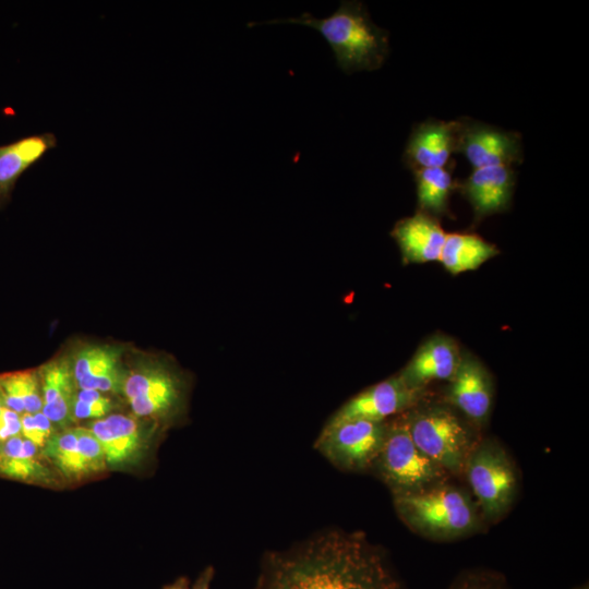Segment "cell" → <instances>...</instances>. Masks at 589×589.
Here are the masks:
<instances>
[{"instance_id": "6da1fadb", "label": "cell", "mask_w": 589, "mask_h": 589, "mask_svg": "<svg viewBox=\"0 0 589 589\" xmlns=\"http://www.w3.org/2000/svg\"><path fill=\"white\" fill-rule=\"evenodd\" d=\"M253 589H406L388 555L361 531L330 529L263 558Z\"/></svg>"}, {"instance_id": "7a4b0ae2", "label": "cell", "mask_w": 589, "mask_h": 589, "mask_svg": "<svg viewBox=\"0 0 589 589\" xmlns=\"http://www.w3.org/2000/svg\"><path fill=\"white\" fill-rule=\"evenodd\" d=\"M392 496L399 519L411 531L432 541L465 539L488 528L469 490L449 480Z\"/></svg>"}, {"instance_id": "3957f363", "label": "cell", "mask_w": 589, "mask_h": 589, "mask_svg": "<svg viewBox=\"0 0 589 589\" xmlns=\"http://www.w3.org/2000/svg\"><path fill=\"white\" fill-rule=\"evenodd\" d=\"M266 24H300L317 31L329 45L338 68L346 74L380 69L389 53L388 32L378 27L361 1H340L329 16L316 19L309 12Z\"/></svg>"}, {"instance_id": "277c9868", "label": "cell", "mask_w": 589, "mask_h": 589, "mask_svg": "<svg viewBox=\"0 0 589 589\" xmlns=\"http://www.w3.org/2000/svg\"><path fill=\"white\" fill-rule=\"evenodd\" d=\"M462 474L485 524L494 525L513 509L520 491L517 465L494 437L479 438Z\"/></svg>"}, {"instance_id": "5b68a950", "label": "cell", "mask_w": 589, "mask_h": 589, "mask_svg": "<svg viewBox=\"0 0 589 589\" xmlns=\"http://www.w3.org/2000/svg\"><path fill=\"white\" fill-rule=\"evenodd\" d=\"M418 405L405 412L414 444L450 477L462 476L466 460L480 438L474 426L450 406Z\"/></svg>"}, {"instance_id": "8992f818", "label": "cell", "mask_w": 589, "mask_h": 589, "mask_svg": "<svg viewBox=\"0 0 589 589\" xmlns=\"http://www.w3.org/2000/svg\"><path fill=\"white\" fill-rule=\"evenodd\" d=\"M372 470L392 495L416 492L452 478L417 447L405 412L387 421L386 435Z\"/></svg>"}, {"instance_id": "52a82bcc", "label": "cell", "mask_w": 589, "mask_h": 589, "mask_svg": "<svg viewBox=\"0 0 589 589\" xmlns=\"http://www.w3.org/2000/svg\"><path fill=\"white\" fill-rule=\"evenodd\" d=\"M187 382L169 361L147 358L127 371L122 394L140 418L172 420L185 401Z\"/></svg>"}, {"instance_id": "ba28073f", "label": "cell", "mask_w": 589, "mask_h": 589, "mask_svg": "<svg viewBox=\"0 0 589 589\" xmlns=\"http://www.w3.org/2000/svg\"><path fill=\"white\" fill-rule=\"evenodd\" d=\"M387 421L351 419L326 423L314 447L340 470H372L386 435Z\"/></svg>"}, {"instance_id": "9c48e42d", "label": "cell", "mask_w": 589, "mask_h": 589, "mask_svg": "<svg viewBox=\"0 0 589 589\" xmlns=\"http://www.w3.org/2000/svg\"><path fill=\"white\" fill-rule=\"evenodd\" d=\"M457 122V149L474 168L509 166L524 159L522 139L516 131H507L469 117Z\"/></svg>"}, {"instance_id": "30bf717a", "label": "cell", "mask_w": 589, "mask_h": 589, "mask_svg": "<svg viewBox=\"0 0 589 589\" xmlns=\"http://www.w3.org/2000/svg\"><path fill=\"white\" fill-rule=\"evenodd\" d=\"M423 392L409 387L399 375H395L365 388L347 400L327 423L351 419L387 421L388 418H394L417 406Z\"/></svg>"}, {"instance_id": "8fae6325", "label": "cell", "mask_w": 589, "mask_h": 589, "mask_svg": "<svg viewBox=\"0 0 589 589\" xmlns=\"http://www.w3.org/2000/svg\"><path fill=\"white\" fill-rule=\"evenodd\" d=\"M41 455L68 479H82L106 468L101 446L89 428L69 426L56 432Z\"/></svg>"}, {"instance_id": "7c38bea8", "label": "cell", "mask_w": 589, "mask_h": 589, "mask_svg": "<svg viewBox=\"0 0 589 589\" xmlns=\"http://www.w3.org/2000/svg\"><path fill=\"white\" fill-rule=\"evenodd\" d=\"M494 388L486 369L471 356L461 357L448 381L446 401L474 428H483L490 418Z\"/></svg>"}, {"instance_id": "4fadbf2b", "label": "cell", "mask_w": 589, "mask_h": 589, "mask_svg": "<svg viewBox=\"0 0 589 589\" xmlns=\"http://www.w3.org/2000/svg\"><path fill=\"white\" fill-rule=\"evenodd\" d=\"M122 349L112 345H82L69 357L77 389L122 394L127 370Z\"/></svg>"}, {"instance_id": "5bb4252c", "label": "cell", "mask_w": 589, "mask_h": 589, "mask_svg": "<svg viewBox=\"0 0 589 589\" xmlns=\"http://www.w3.org/2000/svg\"><path fill=\"white\" fill-rule=\"evenodd\" d=\"M457 149V122L426 119L416 124L402 154L404 165L411 171L445 167Z\"/></svg>"}, {"instance_id": "9a60e30c", "label": "cell", "mask_w": 589, "mask_h": 589, "mask_svg": "<svg viewBox=\"0 0 589 589\" xmlns=\"http://www.w3.org/2000/svg\"><path fill=\"white\" fill-rule=\"evenodd\" d=\"M515 184L514 167L490 166L474 169L465 180L457 182V189L470 203L478 223L508 209Z\"/></svg>"}, {"instance_id": "2e32d148", "label": "cell", "mask_w": 589, "mask_h": 589, "mask_svg": "<svg viewBox=\"0 0 589 589\" xmlns=\"http://www.w3.org/2000/svg\"><path fill=\"white\" fill-rule=\"evenodd\" d=\"M461 359L456 342L446 336H433L420 346L398 374L411 388L424 390L433 381H449Z\"/></svg>"}, {"instance_id": "e0dca14e", "label": "cell", "mask_w": 589, "mask_h": 589, "mask_svg": "<svg viewBox=\"0 0 589 589\" xmlns=\"http://www.w3.org/2000/svg\"><path fill=\"white\" fill-rule=\"evenodd\" d=\"M390 235L406 263L438 261L446 238L436 218L419 211L398 220Z\"/></svg>"}, {"instance_id": "ac0fdd59", "label": "cell", "mask_w": 589, "mask_h": 589, "mask_svg": "<svg viewBox=\"0 0 589 589\" xmlns=\"http://www.w3.org/2000/svg\"><path fill=\"white\" fill-rule=\"evenodd\" d=\"M88 428L101 446L106 465H125L139 457L144 448L143 431L131 417L108 414L94 420Z\"/></svg>"}, {"instance_id": "d6986e66", "label": "cell", "mask_w": 589, "mask_h": 589, "mask_svg": "<svg viewBox=\"0 0 589 589\" xmlns=\"http://www.w3.org/2000/svg\"><path fill=\"white\" fill-rule=\"evenodd\" d=\"M43 408L41 412L55 426L69 428L72 417V402L76 392L69 357L56 358L39 369Z\"/></svg>"}, {"instance_id": "ffe728a7", "label": "cell", "mask_w": 589, "mask_h": 589, "mask_svg": "<svg viewBox=\"0 0 589 589\" xmlns=\"http://www.w3.org/2000/svg\"><path fill=\"white\" fill-rule=\"evenodd\" d=\"M56 145L55 134L43 133L0 146V207L10 200L19 178Z\"/></svg>"}, {"instance_id": "44dd1931", "label": "cell", "mask_w": 589, "mask_h": 589, "mask_svg": "<svg viewBox=\"0 0 589 589\" xmlns=\"http://www.w3.org/2000/svg\"><path fill=\"white\" fill-rule=\"evenodd\" d=\"M498 254V249L482 237L469 232L446 233L440 260L453 275L472 271Z\"/></svg>"}, {"instance_id": "7402d4cb", "label": "cell", "mask_w": 589, "mask_h": 589, "mask_svg": "<svg viewBox=\"0 0 589 589\" xmlns=\"http://www.w3.org/2000/svg\"><path fill=\"white\" fill-rule=\"evenodd\" d=\"M454 165L412 171L419 212L434 218L449 215V196L458 182L453 178Z\"/></svg>"}, {"instance_id": "603a6c76", "label": "cell", "mask_w": 589, "mask_h": 589, "mask_svg": "<svg viewBox=\"0 0 589 589\" xmlns=\"http://www.w3.org/2000/svg\"><path fill=\"white\" fill-rule=\"evenodd\" d=\"M0 392L4 407L19 414L41 411L40 376L35 370L0 374Z\"/></svg>"}, {"instance_id": "cb8c5ba5", "label": "cell", "mask_w": 589, "mask_h": 589, "mask_svg": "<svg viewBox=\"0 0 589 589\" xmlns=\"http://www.w3.org/2000/svg\"><path fill=\"white\" fill-rule=\"evenodd\" d=\"M21 454V453H20ZM0 474L32 483L51 484L55 477L36 457L3 456L0 454Z\"/></svg>"}, {"instance_id": "d4e9b609", "label": "cell", "mask_w": 589, "mask_h": 589, "mask_svg": "<svg viewBox=\"0 0 589 589\" xmlns=\"http://www.w3.org/2000/svg\"><path fill=\"white\" fill-rule=\"evenodd\" d=\"M447 589H510L507 577L500 570L472 567L461 570Z\"/></svg>"}, {"instance_id": "484cf974", "label": "cell", "mask_w": 589, "mask_h": 589, "mask_svg": "<svg viewBox=\"0 0 589 589\" xmlns=\"http://www.w3.org/2000/svg\"><path fill=\"white\" fill-rule=\"evenodd\" d=\"M113 409L112 400L104 393L94 389H76L72 402L74 420L101 419Z\"/></svg>"}, {"instance_id": "4316f807", "label": "cell", "mask_w": 589, "mask_h": 589, "mask_svg": "<svg viewBox=\"0 0 589 589\" xmlns=\"http://www.w3.org/2000/svg\"><path fill=\"white\" fill-rule=\"evenodd\" d=\"M21 435L41 448L56 433L55 425L41 411L21 414Z\"/></svg>"}, {"instance_id": "83f0119b", "label": "cell", "mask_w": 589, "mask_h": 589, "mask_svg": "<svg viewBox=\"0 0 589 589\" xmlns=\"http://www.w3.org/2000/svg\"><path fill=\"white\" fill-rule=\"evenodd\" d=\"M21 414L15 411L2 407L0 409V442L21 435Z\"/></svg>"}, {"instance_id": "f1b7e54d", "label": "cell", "mask_w": 589, "mask_h": 589, "mask_svg": "<svg viewBox=\"0 0 589 589\" xmlns=\"http://www.w3.org/2000/svg\"><path fill=\"white\" fill-rule=\"evenodd\" d=\"M214 576V568L206 567L199 576L191 589H209Z\"/></svg>"}, {"instance_id": "f546056e", "label": "cell", "mask_w": 589, "mask_h": 589, "mask_svg": "<svg viewBox=\"0 0 589 589\" xmlns=\"http://www.w3.org/2000/svg\"><path fill=\"white\" fill-rule=\"evenodd\" d=\"M164 589H190L189 581L187 578L180 577L172 584L166 586Z\"/></svg>"}, {"instance_id": "4dcf8cb0", "label": "cell", "mask_w": 589, "mask_h": 589, "mask_svg": "<svg viewBox=\"0 0 589 589\" xmlns=\"http://www.w3.org/2000/svg\"><path fill=\"white\" fill-rule=\"evenodd\" d=\"M573 589H589L588 582H582L578 586H575Z\"/></svg>"}, {"instance_id": "1f68e13d", "label": "cell", "mask_w": 589, "mask_h": 589, "mask_svg": "<svg viewBox=\"0 0 589 589\" xmlns=\"http://www.w3.org/2000/svg\"><path fill=\"white\" fill-rule=\"evenodd\" d=\"M2 407H4V405H3V400H2V396H1V392H0V409H1Z\"/></svg>"}]
</instances>
